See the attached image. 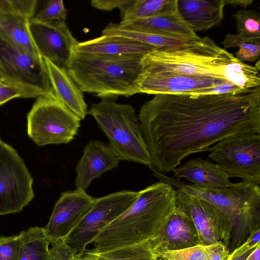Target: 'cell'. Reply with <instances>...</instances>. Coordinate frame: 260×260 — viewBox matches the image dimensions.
Masks as SVG:
<instances>
[{
	"mask_svg": "<svg viewBox=\"0 0 260 260\" xmlns=\"http://www.w3.org/2000/svg\"><path fill=\"white\" fill-rule=\"evenodd\" d=\"M176 209L192 220L200 244L222 242L228 248L233 229L229 216L213 204L176 189Z\"/></svg>",
	"mask_w": 260,
	"mask_h": 260,
	"instance_id": "cell-12",
	"label": "cell"
},
{
	"mask_svg": "<svg viewBox=\"0 0 260 260\" xmlns=\"http://www.w3.org/2000/svg\"><path fill=\"white\" fill-rule=\"evenodd\" d=\"M0 82H2V79H1V75H0Z\"/></svg>",
	"mask_w": 260,
	"mask_h": 260,
	"instance_id": "cell-43",
	"label": "cell"
},
{
	"mask_svg": "<svg viewBox=\"0 0 260 260\" xmlns=\"http://www.w3.org/2000/svg\"><path fill=\"white\" fill-rule=\"evenodd\" d=\"M131 0H92L91 5L94 8L104 11H111L119 8L120 12L130 3Z\"/></svg>",
	"mask_w": 260,
	"mask_h": 260,
	"instance_id": "cell-37",
	"label": "cell"
},
{
	"mask_svg": "<svg viewBox=\"0 0 260 260\" xmlns=\"http://www.w3.org/2000/svg\"><path fill=\"white\" fill-rule=\"evenodd\" d=\"M225 6L224 0H177L180 15L195 32L219 24Z\"/></svg>",
	"mask_w": 260,
	"mask_h": 260,
	"instance_id": "cell-21",
	"label": "cell"
},
{
	"mask_svg": "<svg viewBox=\"0 0 260 260\" xmlns=\"http://www.w3.org/2000/svg\"><path fill=\"white\" fill-rule=\"evenodd\" d=\"M253 2L252 0H224L225 5H231L234 7L239 6L244 8L251 5Z\"/></svg>",
	"mask_w": 260,
	"mask_h": 260,
	"instance_id": "cell-39",
	"label": "cell"
},
{
	"mask_svg": "<svg viewBox=\"0 0 260 260\" xmlns=\"http://www.w3.org/2000/svg\"><path fill=\"white\" fill-rule=\"evenodd\" d=\"M230 252L222 242L212 245L210 251L206 260H228Z\"/></svg>",
	"mask_w": 260,
	"mask_h": 260,
	"instance_id": "cell-38",
	"label": "cell"
},
{
	"mask_svg": "<svg viewBox=\"0 0 260 260\" xmlns=\"http://www.w3.org/2000/svg\"><path fill=\"white\" fill-rule=\"evenodd\" d=\"M209 157L229 177L259 185L260 135L226 138L212 145Z\"/></svg>",
	"mask_w": 260,
	"mask_h": 260,
	"instance_id": "cell-9",
	"label": "cell"
},
{
	"mask_svg": "<svg viewBox=\"0 0 260 260\" xmlns=\"http://www.w3.org/2000/svg\"></svg>",
	"mask_w": 260,
	"mask_h": 260,
	"instance_id": "cell-46",
	"label": "cell"
},
{
	"mask_svg": "<svg viewBox=\"0 0 260 260\" xmlns=\"http://www.w3.org/2000/svg\"><path fill=\"white\" fill-rule=\"evenodd\" d=\"M81 119L55 98H37L27 115V133L38 146L67 144L77 135Z\"/></svg>",
	"mask_w": 260,
	"mask_h": 260,
	"instance_id": "cell-7",
	"label": "cell"
},
{
	"mask_svg": "<svg viewBox=\"0 0 260 260\" xmlns=\"http://www.w3.org/2000/svg\"><path fill=\"white\" fill-rule=\"evenodd\" d=\"M38 5L37 0H0V32L18 47L42 58L33 43L29 28Z\"/></svg>",
	"mask_w": 260,
	"mask_h": 260,
	"instance_id": "cell-15",
	"label": "cell"
},
{
	"mask_svg": "<svg viewBox=\"0 0 260 260\" xmlns=\"http://www.w3.org/2000/svg\"><path fill=\"white\" fill-rule=\"evenodd\" d=\"M150 242L156 254L200 244L197 231L192 220L177 209L161 234Z\"/></svg>",
	"mask_w": 260,
	"mask_h": 260,
	"instance_id": "cell-19",
	"label": "cell"
},
{
	"mask_svg": "<svg viewBox=\"0 0 260 260\" xmlns=\"http://www.w3.org/2000/svg\"><path fill=\"white\" fill-rule=\"evenodd\" d=\"M153 172L159 180L213 204L229 216L233 225L231 252L245 241L246 235L248 237L251 231L259 229V185L242 180L224 189L209 188L185 182L174 176Z\"/></svg>",
	"mask_w": 260,
	"mask_h": 260,
	"instance_id": "cell-4",
	"label": "cell"
},
{
	"mask_svg": "<svg viewBox=\"0 0 260 260\" xmlns=\"http://www.w3.org/2000/svg\"><path fill=\"white\" fill-rule=\"evenodd\" d=\"M176 189L159 180L139 191L136 201L105 227L91 243V252L151 241L165 229L176 209Z\"/></svg>",
	"mask_w": 260,
	"mask_h": 260,
	"instance_id": "cell-2",
	"label": "cell"
},
{
	"mask_svg": "<svg viewBox=\"0 0 260 260\" xmlns=\"http://www.w3.org/2000/svg\"><path fill=\"white\" fill-rule=\"evenodd\" d=\"M33 179L11 145L0 141V216L21 211L34 198Z\"/></svg>",
	"mask_w": 260,
	"mask_h": 260,
	"instance_id": "cell-11",
	"label": "cell"
},
{
	"mask_svg": "<svg viewBox=\"0 0 260 260\" xmlns=\"http://www.w3.org/2000/svg\"><path fill=\"white\" fill-rule=\"evenodd\" d=\"M158 260H161V259L160 258H159Z\"/></svg>",
	"mask_w": 260,
	"mask_h": 260,
	"instance_id": "cell-45",
	"label": "cell"
},
{
	"mask_svg": "<svg viewBox=\"0 0 260 260\" xmlns=\"http://www.w3.org/2000/svg\"><path fill=\"white\" fill-rule=\"evenodd\" d=\"M225 83L230 82L220 79L142 71L140 91L154 95L188 94Z\"/></svg>",
	"mask_w": 260,
	"mask_h": 260,
	"instance_id": "cell-16",
	"label": "cell"
},
{
	"mask_svg": "<svg viewBox=\"0 0 260 260\" xmlns=\"http://www.w3.org/2000/svg\"><path fill=\"white\" fill-rule=\"evenodd\" d=\"M119 25L137 31L174 38L192 39L198 36L178 11L167 15L137 19Z\"/></svg>",
	"mask_w": 260,
	"mask_h": 260,
	"instance_id": "cell-22",
	"label": "cell"
},
{
	"mask_svg": "<svg viewBox=\"0 0 260 260\" xmlns=\"http://www.w3.org/2000/svg\"><path fill=\"white\" fill-rule=\"evenodd\" d=\"M72 260H85L81 255L77 254H75L72 258Z\"/></svg>",
	"mask_w": 260,
	"mask_h": 260,
	"instance_id": "cell-42",
	"label": "cell"
},
{
	"mask_svg": "<svg viewBox=\"0 0 260 260\" xmlns=\"http://www.w3.org/2000/svg\"><path fill=\"white\" fill-rule=\"evenodd\" d=\"M35 46L42 58L67 69L79 42L66 22H42L31 19L29 24Z\"/></svg>",
	"mask_w": 260,
	"mask_h": 260,
	"instance_id": "cell-13",
	"label": "cell"
},
{
	"mask_svg": "<svg viewBox=\"0 0 260 260\" xmlns=\"http://www.w3.org/2000/svg\"><path fill=\"white\" fill-rule=\"evenodd\" d=\"M237 35L250 41H260V17L258 13L249 10H240L234 15Z\"/></svg>",
	"mask_w": 260,
	"mask_h": 260,
	"instance_id": "cell-29",
	"label": "cell"
},
{
	"mask_svg": "<svg viewBox=\"0 0 260 260\" xmlns=\"http://www.w3.org/2000/svg\"><path fill=\"white\" fill-rule=\"evenodd\" d=\"M21 247L19 234L0 236V260H18Z\"/></svg>",
	"mask_w": 260,
	"mask_h": 260,
	"instance_id": "cell-33",
	"label": "cell"
},
{
	"mask_svg": "<svg viewBox=\"0 0 260 260\" xmlns=\"http://www.w3.org/2000/svg\"><path fill=\"white\" fill-rule=\"evenodd\" d=\"M94 200L83 190L62 192L47 224L43 228L49 242L63 240L86 216Z\"/></svg>",
	"mask_w": 260,
	"mask_h": 260,
	"instance_id": "cell-14",
	"label": "cell"
},
{
	"mask_svg": "<svg viewBox=\"0 0 260 260\" xmlns=\"http://www.w3.org/2000/svg\"><path fill=\"white\" fill-rule=\"evenodd\" d=\"M1 140H2V139H1V136H0V141H1Z\"/></svg>",
	"mask_w": 260,
	"mask_h": 260,
	"instance_id": "cell-44",
	"label": "cell"
},
{
	"mask_svg": "<svg viewBox=\"0 0 260 260\" xmlns=\"http://www.w3.org/2000/svg\"><path fill=\"white\" fill-rule=\"evenodd\" d=\"M15 98H30L28 94L13 85L0 82V106Z\"/></svg>",
	"mask_w": 260,
	"mask_h": 260,
	"instance_id": "cell-36",
	"label": "cell"
},
{
	"mask_svg": "<svg viewBox=\"0 0 260 260\" xmlns=\"http://www.w3.org/2000/svg\"><path fill=\"white\" fill-rule=\"evenodd\" d=\"M223 78L229 82L248 90L260 87L259 71L234 56L222 71Z\"/></svg>",
	"mask_w": 260,
	"mask_h": 260,
	"instance_id": "cell-28",
	"label": "cell"
},
{
	"mask_svg": "<svg viewBox=\"0 0 260 260\" xmlns=\"http://www.w3.org/2000/svg\"><path fill=\"white\" fill-rule=\"evenodd\" d=\"M212 245L198 244L186 248L166 251L157 255L161 260H206Z\"/></svg>",
	"mask_w": 260,
	"mask_h": 260,
	"instance_id": "cell-31",
	"label": "cell"
},
{
	"mask_svg": "<svg viewBox=\"0 0 260 260\" xmlns=\"http://www.w3.org/2000/svg\"><path fill=\"white\" fill-rule=\"evenodd\" d=\"M76 254L63 240L51 243L49 248V260H72Z\"/></svg>",
	"mask_w": 260,
	"mask_h": 260,
	"instance_id": "cell-34",
	"label": "cell"
},
{
	"mask_svg": "<svg viewBox=\"0 0 260 260\" xmlns=\"http://www.w3.org/2000/svg\"><path fill=\"white\" fill-rule=\"evenodd\" d=\"M67 10L62 0H50L32 18L42 22H66Z\"/></svg>",
	"mask_w": 260,
	"mask_h": 260,
	"instance_id": "cell-32",
	"label": "cell"
},
{
	"mask_svg": "<svg viewBox=\"0 0 260 260\" xmlns=\"http://www.w3.org/2000/svg\"><path fill=\"white\" fill-rule=\"evenodd\" d=\"M234 57L208 37L198 36L175 47L154 49L143 56L141 66L143 71L225 80L222 69Z\"/></svg>",
	"mask_w": 260,
	"mask_h": 260,
	"instance_id": "cell-5",
	"label": "cell"
},
{
	"mask_svg": "<svg viewBox=\"0 0 260 260\" xmlns=\"http://www.w3.org/2000/svg\"><path fill=\"white\" fill-rule=\"evenodd\" d=\"M144 55H111L74 51L68 72L82 91L112 100L141 93Z\"/></svg>",
	"mask_w": 260,
	"mask_h": 260,
	"instance_id": "cell-3",
	"label": "cell"
},
{
	"mask_svg": "<svg viewBox=\"0 0 260 260\" xmlns=\"http://www.w3.org/2000/svg\"><path fill=\"white\" fill-rule=\"evenodd\" d=\"M155 48L153 46L125 37L102 35L92 40L79 42L74 51L111 55H145Z\"/></svg>",
	"mask_w": 260,
	"mask_h": 260,
	"instance_id": "cell-23",
	"label": "cell"
},
{
	"mask_svg": "<svg viewBox=\"0 0 260 260\" xmlns=\"http://www.w3.org/2000/svg\"><path fill=\"white\" fill-rule=\"evenodd\" d=\"M172 172L179 180L184 178L195 185L209 188L224 189L234 184L216 164L201 157L188 160Z\"/></svg>",
	"mask_w": 260,
	"mask_h": 260,
	"instance_id": "cell-20",
	"label": "cell"
},
{
	"mask_svg": "<svg viewBox=\"0 0 260 260\" xmlns=\"http://www.w3.org/2000/svg\"><path fill=\"white\" fill-rule=\"evenodd\" d=\"M178 11L177 0H131L121 12L122 20L120 23L172 14Z\"/></svg>",
	"mask_w": 260,
	"mask_h": 260,
	"instance_id": "cell-24",
	"label": "cell"
},
{
	"mask_svg": "<svg viewBox=\"0 0 260 260\" xmlns=\"http://www.w3.org/2000/svg\"><path fill=\"white\" fill-rule=\"evenodd\" d=\"M87 114L95 120L120 160L151 168L152 161L138 116L133 106L103 99L93 104Z\"/></svg>",
	"mask_w": 260,
	"mask_h": 260,
	"instance_id": "cell-6",
	"label": "cell"
},
{
	"mask_svg": "<svg viewBox=\"0 0 260 260\" xmlns=\"http://www.w3.org/2000/svg\"><path fill=\"white\" fill-rule=\"evenodd\" d=\"M81 256L85 260H158L159 259L149 241L102 252H91L86 249Z\"/></svg>",
	"mask_w": 260,
	"mask_h": 260,
	"instance_id": "cell-26",
	"label": "cell"
},
{
	"mask_svg": "<svg viewBox=\"0 0 260 260\" xmlns=\"http://www.w3.org/2000/svg\"><path fill=\"white\" fill-rule=\"evenodd\" d=\"M138 195L139 191L123 190L94 198L89 212L63 241L75 254H83L101 231L128 209Z\"/></svg>",
	"mask_w": 260,
	"mask_h": 260,
	"instance_id": "cell-10",
	"label": "cell"
},
{
	"mask_svg": "<svg viewBox=\"0 0 260 260\" xmlns=\"http://www.w3.org/2000/svg\"><path fill=\"white\" fill-rule=\"evenodd\" d=\"M102 35L125 37L153 46L159 49L175 47L191 39L174 38L142 32L124 28L121 27L119 24L114 23L108 24L102 30Z\"/></svg>",
	"mask_w": 260,
	"mask_h": 260,
	"instance_id": "cell-25",
	"label": "cell"
},
{
	"mask_svg": "<svg viewBox=\"0 0 260 260\" xmlns=\"http://www.w3.org/2000/svg\"><path fill=\"white\" fill-rule=\"evenodd\" d=\"M259 246V245H258ZM256 248V247H255ZM252 249L245 253H244V254H243L242 255H240V256H237L232 259H231V260H245L246 259V258L248 257V256L250 254V253L255 249Z\"/></svg>",
	"mask_w": 260,
	"mask_h": 260,
	"instance_id": "cell-41",
	"label": "cell"
},
{
	"mask_svg": "<svg viewBox=\"0 0 260 260\" xmlns=\"http://www.w3.org/2000/svg\"><path fill=\"white\" fill-rule=\"evenodd\" d=\"M0 75L2 82L21 89L30 98L45 96L56 99L43 58L18 47L1 32Z\"/></svg>",
	"mask_w": 260,
	"mask_h": 260,
	"instance_id": "cell-8",
	"label": "cell"
},
{
	"mask_svg": "<svg viewBox=\"0 0 260 260\" xmlns=\"http://www.w3.org/2000/svg\"><path fill=\"white\" fill-rule=\"evenodd\" d=\"M260 245V229L251 231L246 240L239 247L232 251L228 260L232 259Z\"/></svg>",
	"mask_w": 260,
	"mask_h": 260,
	"instance_id": "cell-35",
	"label": "cell"
},
{
	"mask_svg": "<svg viewBox=\"0 0 260 260\" xmlns=\"http://www.w3.org/2000/svg\"><path fill=\"white\" fill-rule=\"evenodd\" d=\"M120 161L108 144L99 140L90 141L75 167L76 189L86 191L94 179L117 168Z\"/></svg>",
	"mask_w": 260,
	"mask_h": 260,
	"instance_id": "cell-17",
	"label": "cell"
},
{
	"mask_svg": "<svg viewBox=\"0 0 260 260\" xmlns=\"http://www.w3.org/2000/svg\"><path fill=\"white\" fill-rule=\"evenodd\" d=\"M48 79L56 100L81 120L87 114V106L83 92L66 68L42 58Z\"/></svg>",
	"mask_w": 260,
	"mask_h": 260,
	"instance_id": "cell-18",
	"label": "cell"
},
{
	"mask_svg": "<svg viewBox=\"0 0 260 260\" xmlns=\"http://www.w3.org/2000/svg\"><path fill=\"white\" fill-rule=\"evenodd\" d=\"M224 49L238 47L236 52V58L240 61H256L260 54V41H250L240 37L237 34L225 35L224 40L221 42Z\"/></svg>",
	"mask_w": 260,
	"mask_h": 260,
	"instance_id": "cell-30",
	"label": "cell"
},
{
	"mask_svg": "<svg viewBox=\"0 0 260 260\" xmlns=\"http://www.w3.org/2000/svg\"><path fill=\"white\" fill-rule=\"evenodd\" d=\"M19 234L21 247L18 260H49L50 243L43 228L30 227Z\"/></svg>",
	"mask_w": 260,
	"mask_h": 260,
	"instance_id": "cell-27",
	"label": "cell"
},
{
	"mask_svg": "<svg viewBox=\"0 0 260 260\" xmlns=\"http://www.w3.org/2000/svg\"><path fill=\"white\" fill-rule=\"evenodd\" d=\"M138 118L150 169L166 174L226 138L259 134L260 87L234 94L155 95Z\"/></svg>",
	"mask_w": 260,
	"mask_h": 260,
	"instance_id": "cell-1",
	"label": "cell"
},
{
	"mask_svg": "<svg viewBox=\"0 0 260 260\" xmlns=\"http://www.w3.org/2000/svg\"><path fill=\"white\" fill-rule=\"evenodd\" d=\"M245 260H260V245L257 246Z\"/></svg>",
	"mask_w": 260,
	"mask_h": 260,
	"instance_id": "cell-40",
	"label": "cell"
}]
</instances>
